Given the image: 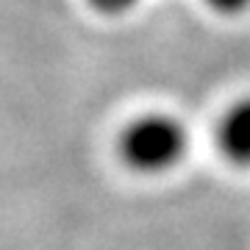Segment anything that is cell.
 I'll use <instances>...</instances> for the list:
<instances>
[{
	"mask_svg": "<svg viewBox=\"0 0 250 250\" xmlns=\"http://www.w3.org/2000/svg\"><path fill=\"white\" fill-rule=\"evenodd\" d=\"M189 145L184 123L172 114H139L120 131L117 147L123 161L136 172H164L175 167Z\"/></svg>",
	"mask_w": 250,
	"mask_h": 250,
	"instance_id": "1",
	"label": "cell"
},
{
	"mask_svg": "<svg viewBox=\"0 0 250 250\" xmlns=\"http://www.w3.org/2000/svg\"><path fill=\"white\" fill-rule=\"evenodd\" d=\"M206 3L217 14H242L250 9V0H206Z\"/></svg>",
	"mask_w": 250,
	"mask_h": 250,
	"instance_id": "4",
	"label": "cell"
},
{
	"mask_svg": "<svg viewBox=\"0 0 250 250\" xmlns=\"http://www.w3.org/2000/svg\"><path fill=\"white\" fill-rule=\"evenodd\" d=\"M98 14H106V17H120L125 11H131L136 6V0H86Z\"/></svg>",
	"mask_w": 250,
	"mask_h": 250,
	"instance_id": "3",
	"label": "cell"
},
{
	"mask_svg": "<svg viewBox=\"0 0 250 250\" xmlns=\"http://www.w3.org/2000/svg\"><path fill=\"white\" fill-rule=\"evenodd\" d=\"M217 145L231 164H250V98L236 100L223 114Z\"/></svg>",
	"mask_w": 250,
	"mask_h": 250,
	"instance_id": "2",
	"label": "cell"
}]
</instances>
